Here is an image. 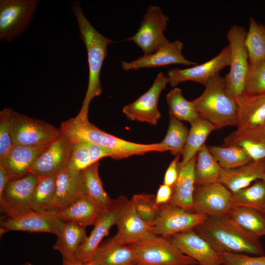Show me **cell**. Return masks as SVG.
<instances>
[{"mask_svg": "<svg viewBox=\"0 0 265 265\" xmlns=\"http://www.w3.org/2000/svg\"><path fill=\"white\" fill-rule=\"evenodd\" d=\"M59 129L73 144L85 141L109 149L114 159L152 152H165L160 143L140 144L128 141L102 131L91 123L88 118L78 115L62 122Z\"/></svg>", "mask_w": 265, "mask_h": 265, "instance_id": "1", "label": "cell"}, {"mask_svg": "<svg viewBox=\"0 0 265 265\" xmlns=\"http://www.w3.org/2000/svg\"><path fill=\"white\" fill-rule=\"evenodd\" d=\"M194 230L220 253L265 254L260 238L242 229L227 214L209 217Z\"/></svg>", "mask_w": 265, "mask_h": 265, "instance_id": "2", "label": "cell"}, {"mask_svg": "<svg viewBox=\"0 0 265 265\" xmlns=\"http://www.w3.org/2000/svg\"><path fill=\"white\" fill-rule=\"evenodd\" d=\"M72 9L78 24L80 37L86 48L89 67L88 87L78 115L87 118L90 102L102 92L101 72L107 55V48L114 41L102 35L93 27L85 16L78 1L73 2Z\"/></svg>", "mask_w": 265, "mask_h": 265, "instance_id": "3", "label": "cell"}, {"mask_svg": "<svg viewBox=\"0 0 265 265\" xmlns=\"http://www.w3.org/2000/svg\"><path fill=\"white\" fill-rule=\"evenodd\" d=\"M191 102L200 116L210 122L215 130L236 126V101L227 93L225 78L220 73L211 78L203 93Z\"/></svg>", "mask_w": 265, "mask_h": 265, "instance_id": "4", "label": "cell"}, {"mask_svg": "<svg viewBox=\"0 0 265 265\" xmlns=\"http://www.w3.org/2000/svg\"><path fill=\"white\" fill-rule=\"evenodd\" d=\"M247 31L240 26L233 25L227 33L230 49L229 73L225 78L228 95L235 99L244 93L246 80L249 66V56L245 44Z\"/></svg>", "mask_w": 265, "mask_h": 265, "instance_id": "5", "label": "cell"}, {"mask_svg": "<svg viewBox=\"0 0 265 265\" xmlns=\"http://www.w3.org/2000/svg\"><path fill=\"white\" fill-rule=\"evenodd\" d=\"M127 245L132 250L139 264L198 265L195 260L182 253L169 238L160 236Z\"/></svg>", "mask_w": 265, "mask_h": 265, "instance_id": "6", "label": "cell"}, {"mask_svg": "<svg viewBox=\"0 0 265 265\" xmlns=\"http://www.w3.org/2000/svg\"><path fill=\"white\" fill-rule=\"evenodd\" d=\"M61 134L60 129L54 126L13 110L12 138L14 145L48 147Z\"/></svg>", "mask_w": 265, "mask_h": 265, "instance_id": "7", "label": "cell"}, {"mask_svg": "<svg viewBox=\"0 0 265 265\" xmlns=\"http://www.w3.org/2000/svg\"><path fill=\"white\" fill-rule=\"evenodd\" d=\"M38 0H0V39L10 42L29 26Z\"/></svg>", "mask_w": 265, "mask_h": 265, "instance_id": "8", "label": "cell"}, {"mask_svg": "<svg viewBox=\"0 0 265 265\" xmlns=\"http://www.w3.org/2000/svg\"><path fill=\"white\" fill-rule=\"evenodd\" d=\"M63 221L57 211L30 210L22 213L4 215L0 220V236L10 231L44 232L58 235Z\"/></svg>", "mask_w": 265, "mask_h": 265, "instance_id": "9", "label": "cell"}, {"mask_svg": "<svg viewBox=\"0 0 265 265\" xmlns=\"http://www.w3.org/2000/svg\"><path fill=\"white\" fill-rule=\"evenodd\" d=\"M168 21L169 18L159 7L151 5L143 15L137 32L126 40L133 42L144 55L154 53L169 42L164 35Z\"/></svg>", "mask_w": 265, "mask_h": 265, "instance_id": "10", "label": "cell"}, {"mask_svg": "<svg viewBox=\"0 0 265 265\" xmlns=\"http://www.w3.org/2000/svg\"><path fill=\"white\" fill-rule=\"evenodd\" d=\"M158 208L159 215L152 226V230L157 236L167 238L194 229L209 217L169 204L160 205Z\"/></svg>", "mask_w": 265, "mask_h": 265, "instance_id": "11", "label": "cell"}, {"mask_svg": "<svg viewBox=\"0 0 265 265\" xmlns=\"http://www.w3.org/2000/svg\"><path fill=\"white\" fill-rule=\"evenodd\" d=\"M235 100L237 129L231 134L238 136L265 131V93H244Z\"/></svg>", "mask_w": 265, "mask_h": 265, "instance_id": "12", "label": "cell"}, {"mask_svg": "<svg viewBox=\"0 0 265 265\" xmlns=\"http://www.w3.org/2000/svg\"><path fill=\"white\" fill-rule=\"evenodd\" d=\"M232 200L233 193L219 182L195 186L192 212L209 217L226 215Z\"/></svg>", "mask_w": 265, "mask_h": 265, "instance_id": "13", "label": "cell"}, {"mask_svg": "<svg viewBox=\"0 0 265 265\" xmlns=\"http://www.w3.org/2000/svg\"><path fill=\"white\" fill-rule=\"evenodd\" d=\"M38 177L32 173L10 180L0 195V210L13 215L32 210V201Z\"/></svg>", "mask_w": 265, "mask_h": 265, "instance_id": "14", "label": "cell"}, {"mask_svg": "<svg viewBox=\"0 0 265 265\" xmlns=\"http://www.w3.org/2000/svg\"><path fill=\"white\" fill-rule=\"evenodd\" d=\"M167 83L166 76L162 72L159 73L150 88L135 101L124 106L122 112L130 120L156 125L161 117L158 101Z\"/></svg>", "mask_w": 265, "mask_h": 265, "instance_id": "15", "label": "cell"}, {"mask_svg": "<svg viewBox=\"0 0 265 265\" xmlns=\"http://www.w3.org/2000/svg\"><path fill=\"white\" fill-rule=\"evenodd\" d=\"M230 49L226 46L216 56L199 65L185 69L174 68L168 71V83L175 87L181 82L191 81L205 85L209 80L230 64Z\"/></svg>", "mask_w": 265, "mask_h": 265, "instance_id": "16", "label": "cell"}, {"mask_svg": "<svg viewBox=\"0 0 265 265\" xmlns=\"http://www.w3.org/2000/svg\"><path fill=\"white\" fill-rule=\"evenodd\" d=\"M128 200L126 197L122 195L112 199L110 206L103 212L91 233L80 246L76 262L90 260L102 240L108 235L111 228L116 225L120 213Z\"/></svg>", "mask_w": 265, "mask_h": 265, "instance_id": "17", "label": "cell"}, {"mask_svg": "<svg viewBox=\"0 0 265 265\" xmlns=\"http://www.w3.org/2000/svg\"><path fill=\"white\" fill-rule=\"evenodd\" d=\"M115 225L117 233L110 239L122 244L146 241L158 236L152 227L138 215L132 199L124 207Z\"/></svg>", "mask_w": 265, "mask_h": 265, "instance_id": "18", "label": "cell"}, {"mask_svg": "<svg viewBox=\"0 0 265 265\" xmlns=\"http://www.w3.org/2000/svg\"><path fill=\"white\" fill-rule=\"evenodd\" d=\"M74 144L62 133L36 159L30 172L38 177L56 176L67 168Z\"/></svg>", "mask_w": 265, "mask_h": 265, "instance_id": "19", "label": "cell"}, {"mask_svg": "<svg viewBox=\"0 0 265 265\" xmlns=\"http://www.w3.org/2000/svg\"><path fill=\"white\" fill-rule=\"evenodd\" d=\"M169 239L182 253L195 260L198 265H222L221 253L194 229L174 235Z\"/></svg>", "mask_w": 265, "mask_h": 265, "instance_id": "20", "label": "cell"}, {"mask_svg": "<svg viewBox=\"0 0 265 265\" xmlns=\"http://www.w3.org/2000/svg\"><path fill=\"white\" fill-rule=\"evenodd\" d=\"M183 43L179 40L169 42L156 52L144 55L130 62L122 61L121 66L124 71L137 70L143 68H155L182 64L195 66L197 63L186 59L182 53Z\"/></svg>", "mask_w": 265, "mask_h": 265, "instance_id": "21", "label": "cell"}, {"mask_svg": "<svg viewBox=\"0 0 265 265\" xmlns=\"http://www.w3.org/2000/svg\"><path fill=\"white\" fill-rule=\"evenodd\" d=\"M49 146L30 147L15 145L0 159V166L3 168L10 180L22 177L30 172L36 159Z\"/></svg>", "mask_w": 265, "mask_h": 265, "instance_id": "22", "label": "cell"}, {"mask_svg": "<svg viewBox=\"0 0 265 265\" xmlns=\"http://www.w3.org/2000/svg\"><path fill=\"white\" fill-rule=\"evenodd\" d=\"M258 180L265 181V160L252 161L234 169L222 168L219 183L234 193Z\"/></svg>", "mask_w": 265, "mask_h": 265, "instance_id": "23", "label": "cell"}, {"mask_svg": "<svg viewBox=\"0 0 265 265\" xmlns=\"http://www.w3.org/2000/svg\"><path fill=\"white\" fill-rule=\"evenodd\" d=\"M84 195L80 171L67 168L56 175V192L52 210L62 209Z\"/></svg>", "mask_w": 265, "mask_h": 265, "instance_id": "24", "label": "cell"}, {"mask_svg": "<svg viewBox=\"0 0 265 265\" xmlns=\"http://www.w3.org/2000/svg\"><path fill=\"white\" fill-rule=\"evenodd\" d=\"M196 155L183 166L179 165V174L168 204L192 212L195 187V166Z\"/></svg>", "mask_w": 265, "mask_h": 265, "instance_id": "25", "label": "cell"}, {"mask_svg": "<svg viewBox=\"0 0 265 265\" xmlns=\"http://www.w3.org/2000/svg\"><path fill=\"white\" fill-rule=\"evenodd\" d=\"M53 249L62 256V260L76 262L82 244L87 238L85 228L73 222L63 221Z\"/></svg>", "mask_w": 265, "mask_h": 265, "instance_id": "26", "label": "cell"}, {"mask_svg": "<svg viewBox=\"0 0 265 265\" xmlns=\"http://www.w3.org/2000/svg\"><path fill=\"white\" fill-rule=\"evenodd\" d=\"M104 211L84 195L56 211L63 221L73 222L85 228L94 226Z\"/></svg>", "mask_w": 265, "mask_h": 265, "instance_id": "27", "label": "cell"}, {"mask_svg": "<svg viewBox=\"0 0 265 265\" xmlns=\"http://www.w3.org/2000/svg\"><path fill=\"white\" fill-rule=\"evenodd\" d=\"M90 261L95 265H136L134 253L126 244L115 242L111 239L100 245Z\"/></svg>", "mask_w": 265, "mask_h": 265, "instance_id": "28", "label": "cell"}, {"mask_svg": "<svg viewBox=\"0 0 265 265\" xmlns=\"http://www.w3.org/2000/svg\"><path fill=\"white\" fill-rule=\"evenodd\" d=\"M215 129L208 121L200 116L190 124L187 139L181 154L182 160L180 166L186 164L195 157L205 145L209 134Z\"/></svg>", "mask_w": 265, "mask_h": 265, "instance_id": "29", "label": "cell"}, {"mask_svg": "<svg viewBox=\"0 0 265 265\" xmlns=\"http://www.w3.org/2000/svg\"><path fill=\"white\" fill-rule=\"evenodd\" d=\"M99 162H97L80 171L85 195L94 204L105 210L112 204L106 192L99 174Z\"/></svg>", "mask_w": 265, "mask_h": 265, "instance_id": "30", "label": "cell"}, {"mask_svg": "<svg viewBox=\"0 0 265 265\" xmlns=\"http://www.w3.org/2000/svg\"><path fill=\"white\" fill-rule=\"evenodd\" d=\"M227 215L252 235L259 238L265 236V214L252 208L237 207L232 208Z\"/></svg>", "mask_w": 265, "mask_h": 265, "instance_id": "31", "label": "cell"}, {"mask_svg": "<svg viewBox=\"0 0 265 265\" xmlns=\"http://www.w3.org/2000/svg\"><path fill=\"white\" fill-rule=\"evenodd\" d=\"M222 169L205 145L196 155L195 186L219 182Z\"/></svg>", "mask_w": 265, "mask_h": 265, "instance_id": "32", "label": "cell"}, {"mask_svg": "<svg viewBox=\"0 0 265 265\" xmlns=\"http://www.w3.org/2000/svg\"><path fill=\"white\" fill-rule=\"evenodd\" d=\"M245 207L265 214V181L258 180L233 193L232 208Z\"/></svg>", "mask_w": 265, "mask_h": 265, "instance_id": "33", "label": "cell"}, {"mask_svg": "<svg viewBox=\"0 0 265 265\" xmlns=\"http://www.w3.org/2000/svg\"><path fill=\"white\" fill-rule=\"evenodd\" d=\"M236 145L242 148L252 161L265 160V131L249 134L228 135L223 146Z\"/></svg>", "mask_w": 265, "mask_h": 265, "instance_id": "34", "label": "cell"}, {"mask_svg": "<svg viewBox=\"0 0 265 265\" xmlns=\"http://www.w3.org/2000/svg\"><path fill=\"white\" fill-rule=\"evenodd\" d=\"M208 148L223 169H234L252 161L242 148L236 145L209 146Z\"/></svg>", "mask_w": 265, "mask_h": 265, "instance_id": "35", "label": "cell"}, {"mask_svg": "<svg viewBox=\"0 0 265 265\" xmlns=\"http://www.w3.org/2000/svg\"><path fill=\"white\" fill-rule=\"evenodd\" d=\"M166 101L169 116L180 121H186L190 124L200 117L191 102L184 97L179 88L171 89L166 95Z\"/></svg>", "mask_w": 265, "mask_h": 265, "instance_id": "36", "label": "cell"}, {"mask_svg": "<svg viewBox=\"0 0 265 265\" xmlns=\"http://www.w3.org/2000/svg\"><path fill=\"white\" fill-rule=\"evenodd\" d=\"M56 187V176L38 177L32 197V210L40 212L52 210Z\"/></svg>", "mask_w": 265, "mask_h": 265, "instance_id": "37", "label": "cell"}, {"mask_svg": "<svg viewBox=\"0 0 265 265\" xmlns=\"http://www.w3.org/2000/svg\"><path fill=\"white\" fill-rule=\"evenodd\" d=\"M245 44L248 53L249 64L265 58V26L258 23L252 17L249 18Z\"/></svg>", "mask_w": 265, "mask_h": 265, "instance_id": "38", "label": "cell"}, {"mask_svg": "<svg viewBox=\"0 0 265 265\" xmlns=\"http://www.w3.org/2000/svg\"><path fill=\"white\" fill-rule=\"evenodd\" d=\"M188 131L187 127L180 121L169 116V122L166 135L160 142L165 152L170 151L175 156L182 153Z\"/></svg>", "mask_w": 265, "mask_h": 265, "instance_id": "39", "label": "cell"}, {"mask_svg": "<svg viewBox=\"0 0 265 265\" xmlns=\"http://www.w3.org/2000/svg\"><path fill=\"white\" fill-rule=\"evenodd\" d=\"M265 93V58L249 64L245 82L244 94Z\"/></svg>", "mask_w": 265, "mask_h": 265, "instance_id": "40", "label": "cell"}, {"mask_svg": "<svg viewBox=\"0 0 265 265\" xmlns=\"http://www.w3.org/2000/svg\"><path fill=\"white\" fill-rule=\"evenodd\" d=\"M138 215L152 227L159 215L155 196L152 194H137L132 199Z\"/></svg>", "mask_w": 265, "mask_h": 265, "instance_id": "41", "label": "cell"}, {"mask_svg": "<svg viewBox=\"0 0 265 265\" xmlns=\"http://www.w3.org/2000/svg\"><path fill=\"white\" fill-rule=\"evenodd\" d=\"M13 109L4 108L0 111V159L13 148L12 138Z\"/></svg>", "mask_w": 265, "mask_h": 265, "instance_id": "42", "label": "cell"}, {"mask_svg": "<svg viewBox=\"0 0 265 265\" xmlns=\"http://www.w3.org/2000/svg\"><path fill=\"white\" fill-rule=\"evenodd\" d=\"M92 164H93L91 159L89 142L81 141L74 144L67 168L80 172Z\"/></svg>", "mask_w": 265, "mask_h": 265, "instance_id": "43", "label": "cell"}, {"mask_svg": "<svg viewBox=\"0 0 265 265\" xmlns=\"http://www.w3.org/2000/svg\"><path fill=\"white\" fill-rule=\"evenodd\" d=\"M221 254L222 265H265V255L253 256L231 253Z\"/></svg>", "mask_w": 265, "mask_h": 265, "instance_id": "44", "label": "cell"}, {"mask_svg": "<svg viewBox=\"0 0 265 265\" xmlns=\"http://www.w3.org/2000/svg\"><path fill=\"white\" fill-rule=\"evenodd\" d=\"M180 155L175 156L168 166L164 177L163 184L172 187L175 186L179 174Z\"/></svg>", "mask_w": 265, "mask_h": 265, "instance_id": "45", "label": "cell"}, {"mask_svg": "<svg viewBox=\"0 0 265 265\" xmlns=\"http://www.w3.org/2000/svg\"><path fill=\"white\" fill-rule=\"evenodd\" d=\"M173 192V188L167 185L162 184L159 186L155 196L156 207L168 204L170 200Z\"/></svg>", "mask_w": 265, "mask_h": 265, "instance_id": "46", "label": "cell"}, {"mask_svg": "<svg viewBox=\"0 0 265 265\" xmlns=\"http://www.w3.org/2000/svg\"><path fill=\"white\" fill-rule=\"evenodd\" d=\"M10 179L3 169L0 166V195L2 193L8 182Z\"/></svg>", "mask_w": 265, "mask_h": 265, "instance_id": "47", "label": "cell"}, {"mask_svg": "<svg viewBox=\"0 0 265 265\" xmlns=\"http://www.w3.org/2000/svg\"><path fill=\"white\" fill-rule=\"evenodd\" d=\"M63 265H95L91 261L85 262H68L62 260Z\"/></svg>", "mask_w": 265, "mask_h": 265, "instance_id": "48", "label": "cell"}, {"mask_svg": "<svg viewBox=\"0 0 265 265\" xmlns=\"http://www.w3.org/2000/svg\"><path fill=\"white\" fill-rule=\"evenodd\" d=\"M21 265H32L31 264H30L29 263H24L23 264H22Z\"/></svg>", "mask_w": 265, "mask_h": 265, "instance_id": "49", "label": "cell"}, {"mask_svg": "<svg viewBox=\"0 0 265 265\" xmlns=\"http://www.w3.org/2000/svg\"><path fill=\"white\" fill-rule=\"evenodd\" d=\"M136 265H144L137 264H136Z\"/></svg>", "mask_w": 265, "mask_h": 265, "instance_id": "50", "label": "cell"}]
</instances>
